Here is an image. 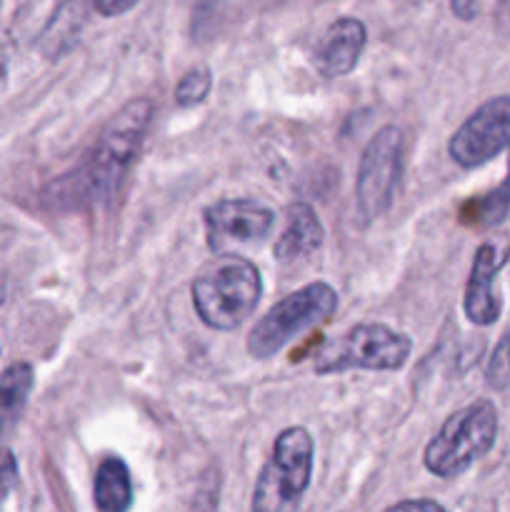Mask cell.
Returning a JSON list of instances; mask_svg holds the SVG:
<instances>
[{"instance_id":"6da1fadb","label":"cell","mask_w":510,"mask_h":512,"mask_svg":"<svg viewBox=\"0 0 510 512\" xmlns=\"http://www.w3.org/2000/svg\"><path fill=\"white\" fill-rule=\"evenodd\" d=\"M150 123L153 100H128L105 123L85 158L40 190V205L50 213H78L108 203L138 160Z\"/></svg>"},{"instance_id":"7a4b0ae2","label":"cell","mask_w":510,"mask_h":512,"mask_svg":"<svg viewBox=\"0 0 510 512\" xmlns=\"http://www.w3.org/2000/svg\"><path fill=\"white\" fill-rule=\"evenodd\" d=\"M263 295V278L253 260L238 253H220L200 268L190 283L198 318L213 330L240 328L255 313Z\"/></svg>"},{"instance_id":"3957f363","label":"cell","mask_w":510,"mask_h":512,"mask_svg":"<svg viewBox=\"0 0 510 512\" xmlns=\"http://www.w3.org/2000/svg\"><path fill=\"white\" fill-rule=\"evenodd\" d=\"M498 438V410L490 400L480 398L455 410L423 455L425 468L438 478H458L470 465L490 453Z\"/></svg>"},{"instance_id":"277c9868","label":"cell","mask_w":510,"mask_h":512,"mask_svg":"<svg viewBox=\"0 0 510 512\" xmlns=\"http://www.w3.org/2000/svg\"><path fill=\"white\" fill-rule=\"evenodd\" d=\"M313 475V438L305 428H285L275 438L255 483L250 512H295Z\"/></svg>"},{"instance_id":"5b68a950","label":"cell","mask_w":510,"mask_h":512,"mask_svg":"<svg viewBox=\"0 0 510 512\" xmlns=\"http://www.w3.org/2000/svg\"><path fill=\"white\" fill-rule=\"evenodd\" d=\"M413 340L405 333L383 323H363L350 328L343 338L328 340L318 348L313 368L318 375L345 373V370H370V373H393L410 358Z\"/></svg>"},{"instance_id":"8992f818","label":"cell","mask_w":510,"mask_h":512,"mask_svg":"<svg viewBox=\"0 0 510 512\" xmlns=\"http://www.w3.org/2000/svg\"><path fill=\"white\" fill-rule=\"evenodd\" d=\"M338 308V293L328 283H310L275 303L248 335V353L265 360L280 353L290 340L328 320Z\"/></svg>"},{"instance_id":"52a82bcc","label":"cell","mask_w":510,"mask_h":512,"mask_svg":"<svg viewBox=\"0 0 510 512\" xmlns=\"http://www.w3.org/2000/svg\"><path fill=\"white\" fill-rule=\"evenodd\" d=\"M405 165V135L398 125H385L365 145L355 180V210L360 223H373L393 205Z\"/></svg>"},{"instance_id":"ba28073f","label":"cell","mask_w":510,"mask_h":512,"mask_svg":"<svg viewBox=\"0 0 510 512\" xmlns=\"http://www.w3.org/2000/svg\"><path fill=\"white\" fill-rule=\"evenodd\" d=\"M203 220L208 250L220 255L265 243L273 233L275 213L253 198H228L208 205Z\"/></svg>"},{"instance_id":"9c48e42d","label":"cell","mask_w":510,"mask_h":512,"mask_svg":"<svg viewBox=\"0 0 510 512\" xmlns=\"http://www.w3.org/2000/svg\"><path fill=\"white\" fill-rule=\"evenodd\" d=\"M510 145V95L490 98L460 125L448 153L460 168H480Z\"/></svg>"},{"instance_id":"30bf717a","label":"cell","mask_w":510,"mask_h":512,"mask_svg":"<svg viewBox=\"0 0 510 512\" xmlns=\"http://www.w3.org/2000/svg\"><path fill=\"white\" fill-rule=\"evenodd\" d=\"M510 260V233H500L495 238L485 240L478 250H475L473 268H470L468 285H465L463 295V310L473 325H493L500 318V298L495 295V278L505 263Z\"/></svg>"},{"instance_id":"8fae6325","label":"cell","mask_w":510,"mask_h":512,"mask_svg":"<svg viewBox=\"0 0 510 512\" xmlns=\"http://www.w3.org/2000/svg\"><path fill=\"white\" fill-rule=\"evenodd\" d=\"M365 43H368V30L358 18H338L328 25L323 38L315 45V70L325 78H343L353 73L355 65L360 63Z\"/></svg>"},{"instance_id":"7c38bea8","label":"cell","mask_w":510,"mask_h":512,"mask_svg":"<svg viewBox=\"0 0 510 512\" xmlns=\"http://www.w3.org/2000/svg\"><path fill=\"white\" fill-rule=\"evenodd\" d=\"M325 230L318 213L308 203H293L285 210V225L275 240L273 253L280 263H295L305 255L315 253L323 245Z\"/></svg>"},{"instance_id":"4fadbf2b","label":"cell","mask_w":510,"mask_h":512,"mask_svg":"<svg viewBox=\"0 0 510 512\" xmlns=\"http://www.w3.org/2000/svg\"><path fill=\"white\" fill-rule=\"evenodd\" d=\"M35 373L28 363H13L0 375V438L18 428L33 390Z\"/></svg>"},{"instance_id":"5bb4252c","label":"cell","mask_w":510,"mask_h":512,"mask_svg":"<svg viewBox=\"0 0 510 512\" xmlns=\"http://www.w3.org/2000/svg\"><path fill=\"white\" fill-rule=\"evenodd\" d=\"M93 500L98 512H128L133 505L130 470L118 455H110L95 470Z\"/></svg>"},{"instance_id":"9a60e30c","label":"cell","mask_w":510,"mask_h":512,"mask_svg":"<svg viewBox=\"0 0 510 512\" xmlns=\"http://www.w3.org/2000/svg\"><path fill=\"white\" fill-rule=\"evenodd\" d=\"M510 213V158H508V178L498 185L495 190H490L485 198L473 200L463 208V220H468L470 225H478V228H493L500 225Z\"/></svg>"},{"instance_id":"2e32d148","label":"cell","mask_w":510,"mask_h":512,"mask_svg":"<svg viewBox=\"0 0 510 512\" xmlns=\"http://www.w3.org/2000/svg\"><path fill=\"white\" fill-rule=\"evenodd\" d=\"M213 88V73L208 65H195L175 85V105L178 108H195L203 103Z\"/></svg>"},{"instance_id":"e0dca14e","label":"cell","mask_w":510,"mask_h":512,"mask_svg":"<svg viewBox=\"0 0 510 512\" xmlns=\"http://www.w3.org/2000/svg\"><path fill=\"white\" fill-rule=\"evenodd\" d=\"M485 383L493 390L510 388V325L490 355L488 368H485Z\"/></svg>"},{"instance_id":"ac0fdd59","label":"cell","mask_w":510,"mask_h":512,"mask_svg":"<svg viewBox=\"0 0 510 512\" xmlns=\"http://www.w3.org/2000/svg\"><path fill=\"white\" fill-rule=\"evenodd\" d=\"M218 473H205L203 483H200L198 495L193 500V512H218Z\"/></svg>"},{"instance_id":"d6986e66","label":"cell","mask_w":510,"mask_h":512,"mask_svg":"<svg viewBox=\"0 0 510 512\" xmlns=\"http://www.w3.org/2000/svg\"><path fill=\"white\" fill-rule=\"evenodd\" d=\"M15 480H18V463H15L13 455L5 453L3 460H0V503L8 498V493L13 490Z\"/></svg>"},{"instance_id":"ffe728a7","label":"cell","mask_w":510,"mask_h":512,"mask_svg":"<svg viewBox=\"0 0 510 512\" xmlns=\"http://www.w3.org/2000/svg\"><path fill=\"white\" fill-rule=\"evenodd\" d=\"M138 3L140 0H93V8L98 10L103 18H118V15L133 10Z\"/></svg>"},{"instance_id":"44dd1931","label":"cell","mask_w":510,"mask_h":512,"mask_svg":"<svg viewBox=\"0 0 510 512\" xmlns=\"http://www.w3.org/2000/svg\"><path fill=\"white\" fill-rule=\"evenodd\" d=\"M385 512H448L435 500H403V503L390 505Z\"/></svg>"},{"instance_id":"7402d4cb","label":"cell","mask_w":510,"mask_h":512,"mask_svg":"<svg viewBox=\"0 0 510 512\" xmlns=\"http://www.w3.org/2000/svg\"><path fill=\"white\" fill-rule=\"evenodd\" d=\"M450 8H453L455 18L473 20L478 13V0H450Z\"/></svg>"},{"instance_id":"603a6c76","label":"cell","mask_w":510,"mask_h":512,"mask_svg":"<svg viewBox=\"0 0 510 512\" xmlns=\"http://www.w3.org/2000/svg\"><path fill=\"white\" fill-rule=\"evenodd\" d=\"M495 20H498L500 33L510 35V0H500V3H498V15H495Z\"/></svg>"},{"instance_id":"cb8c5ba5","label":"cell","mask_w":510,"mask_h":512,"mask_svg":"<svg viewBox=\"0 0 510 512\" xmlns=\"http://www.w3.org/2000/svg\"><path fill=\"white\" fill-rule=\"evenodd\" d=\"M5 73H8V50L0 43V80L5 78Z\"/></svg>"},{"instance_id":"d4e9b609","label":"cell","mask_w":510,"mask_h":512,"mask_svg":"<svg viewBox=\"0 0 510 512\" xmlns=\"http://www.w3.org/2000/svg\"><path fill=\"white\" fill-rule=\"evenodd\" d=\"M3 300H5V278L0 275V305H3Z\"/></svg>"}]
</instances>
